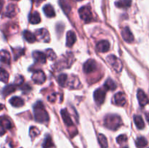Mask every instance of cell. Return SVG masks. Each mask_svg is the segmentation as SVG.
I'll use <instances>...</instances> for the list:
<instances>
[{
  "label": "cell",
  "mask_w": 149,
  "mask_h": 148,
  "mask_svg": "<svg viewBox=\"0 0 149 148\" xmlns=\"http://www.w3.org/2000/svg\"><path fill=\"white\" fill-rule=\"evenodd\" d=\"M34 118L39 123H46L49 120V115L42 102H37L33 106Z\"/></svg>",
  "instance_id": "6da1fadb"
},
{
  "label": "cell",
  "mask_w": 149,
  "mask_h": 148,
  "mask_svg": "<svg viewBox=\"0 0 149 148\" xmlns=\"http://www.w3.org/2000/svg\"><path fill=\"white\" fill-rule=\"evenodd\" d=\"M122 124V119L116 115H108L104 118V126L111 130H117Z\"/></svg>",
  "instance_id": "7a4b0ae2"
},
{
  "label": "cell",
  "mask_w": 149,
  "mask_h": 148,
  "mask_svg": "<svg viewBox=\"0 0 149 148\" xmlns=\"http://www.w3.org/2000/svg\"><path fill=\"white\" fill-rule=\"evenodd\" d=\"M107 61L109 63V65L111 66V68L116 73H120L122 71V68H123L122 62L117 57H116L113 55H109L107 57Z\"/></svg>",
  "instance_id": "3957f363"
},
{
  "label": "cell",
  "mask_w": 149,
  "mask_h": 148,
  "mask_svg": "<svg viewBox=\"0 0 149 148\" xmlns=\"http://www.w3.org/2000/svg\"><path fill=\"white\" fill-rule=\"evenodd\" d=\"M79 14L81 20L85 23H90L93 20V13L89 6H84L79 10Z\"/></svg>",
  "instance_id": "277c9868"
},
{
  "label": "cell",
  "mask_w": 149,
  "mask_h": 148,
  "mask_svg": "<svg viewBox=\"0 0 149 148\" xmlns=\"http://www.w3.org/2000/svg\"><path fill=\"white\" fill-rule=\"evenodd\" d=\"M35 35H36V39L42 42H49V39H50L49 32L45 28H41L37 30Z\"/></svg>",
  "instance_id": "5b68a950"
},
{
  "label": "cell",
  "mask_w": 149,
  "mask_h": 148,
  "mask_svg": "<svg viewBox=\"0 0 149 148\" xmlns=\"http://www.w3.org/2000/svg\"><path fill=\"white\" fill-rule=\"evenodd\" d=\"M32 80L36 84H42L46 81V75L42 71L38 70L32 75Z\"/></svg>",
  "instance_id": "8992f818"
},
{
  "label": "cell",
  "mask_w": 149,
  "mask_h": 148,
  "mask_svg": "<svg viewBox=\"0 0 149 148\" xmlns=\"http://www.w3.org/2000/svg\"><path fill=\"white\" fill-rule=\"evenodd\" d=\"M97 66V65L94 59H88V60H87V62L84 64L83 71H84V72L87 74L91 73L96 71Z\"/></svg>",
  "instance_id": "52a82bcc"
},
{
  "label": "cell",
  "mask_w": 149,
  "mask_h": 148,
  "mask_svg": "<svg viewBox=\"0 0 149 148\" xmlns=\"http://www.w3.org/2000/svg\"><path fill=\"white\" fill-rule=\"evenodd\" d=\"M94 100L95 102L97 104L100 105L103 104L105 101V98H106V91L103 90V89H98L95 91L94 94Z\"/></svg>",
  "instance_id": "ba28073f"
},
{
  "label": "cell",
  "mask_w": 149,
  "mask_h": 148,
  "mask_svg": "<svg viewBox=\"0 0 149 148\" xmlns=\"http://www.w3.org/2000/svg\"><path fill=\"white\" fill-rule=\"evenodd\" d=\"M113 104L117 106H124L127 102L126 97L124 93L118 92L114 95L113 98Z\"/></svg>",
  "instance_id": "9c48e42d"
},
{
  "label": "cell",
  "mask_w": 149,
  "mask_h": 148,
  "mask_svg": "<svg viewBox=\"0 0 149 148\" xmlns=\"http://www.w3.org/2000/svg\"><path fill=\"white\" fill-rule=\"evenodd\" d=\"M122 36L127 43H132L134 41V36L128 27H125L122 30Z\"/></svg>",
  "instance_id": "30bf717a"
},
{
  "label": "cell",
  "mask_w": 149,
  "mask_h": 148,
  "mask_svg": "<svg viewBox=\"0 0 149 148\" xmlns=\"http://www.w3.org/2000/svg\"><path fill=\"white\" fill-rule=\"evenodd\" d=\"M33 59H35L36 62L41 64H45L47 61V56L46 54L43 53L42 52H39V51H35L32 54Z\"/></svg>",
  "instance_id": "8fae6325"
},
{
  "label": "cell",
  "mask_w": 149,
  "mask_h": 148,
  "mask_svg": "<svg viewBox=\"0 0 149 148\" xmlns=\"http://www.w3.org/2000/svg\"><path fill=\"white\" fill-rule=\"evenodd\" d=\"M137 97H138V102L141 107H144L148 103V98L146 93L142 89H139L137 93Z\"/></svg>",
  "instance_id": "7c38bea8"
},
{
  "label": "cell",
  "mask_w": 149,
  "mask_h": 148,
  "mask_svg": "<svg viewBox=\"0 0 149 148\" xmlns=\"http://www.w3.org/2000/svg\"><path fill=\"white\" fill-rule=\"evenodd\" d=\"M96 49L100 52H107L110 49V43L106 40L100 41L96 45Z\"/></svg>",
  "instance_id": "4fadbf2b"
},
{
  "label": "cell",
  "mask_w": 149,
  "mask_h": 148,
  "mask_svg": "<svg viewBox=\"0 0 149 148\" xmlns=\"http://www.w3.org/2000/svg\"><path fill=\"white\" fill-rule=\"evenodd\" d=\"M77 41V36L74 31L70 30L66 34V46L71 47Z\"/></svg>",
  "instance_id": "5bb4252c"
},
{
  "label": "cell",
  "mask_w": 149,
  "mask_h": 148,
  "mask_svg": "<svg viewBox=\"0 0 149 148\" xmlns=\"http://www.w3.org/2000/svg\"><path fill=\"white\" fill-rule=\"evenodd\" d=\"M61 115H62V118L63 120L64 123L67 126H72L74 125V123H73L72 120L71 118V116H70L69 113H68L65 109H63L61 111Z\"/></svg>",
  "instance_id": "9a60e30c"
},
{
  "label": "cell",
  "mask_w": 149,
  "mask_h": 148,
  "mask_svg": "<svg viewBox=\"0 0 149 148\" xmlns=\"http://www.w3.org/2000/svg\"><path fill=\"white\" fill-rule=\"evenodd\" d=\"M0 61L3 63L9 65L10 63V61H11L10 54L6 50L0 51Z\"/></svg>",
  "instance_id": "2e32d148"
},
{
  "label": "cell",
  "mask_w": 149,
  "mask_h": 148,
  "mask_svg": "<svg viewBox=\"0 0 149 148\" xmlns=\"http://www.w3.org/2000/svg\"><path fill=\"white\" fill-rule=\"evenodd\" d=\"M17 14V10H16V6L13 4H10L7 7L6 11L4 15L5 16L8 17H14L15 15Z\"/></svg>",
  "instance_id": "e0dca14e"
},
{
  "label": "cell",
  "mask_w": 149,
  "mask_h": 148,
  "mask_svg": "<svg viewBox=\"0 0 149 148\" xmlns=\"http://www.w3.org/2000/svg\"><path fill=\"white\" fill-rule=\"evenodd\" d=\"M10 103L15 107H20L24 104V101L22 98L19 97H13L10 100Z\"/></svg>",
  "instance_id": "ac0fdd59"
},
{
  "label": "cell",
  "mask_w": 149,
  "mask_h": 148,
  "mask_svg": "<svg viewBox=\"0 0 149 148\" xmlns=\"http://www.w3.org/2000/svg\"><path fill=\"white\" fill-rule=\"evenodd\" d=\"M43 11L48 17H52L55 16V12L54 10L53 7L50 4H46L43 7Z\"/></svg>",
  "instance_id": "d6986e66"
},
{
  "label": "cell",
  "mask_w": 149,
  "mask_h": 148,
  "mask_svg": "<svg viewBox=\"0 0 149 148\" xmlns=\"http://www.w3.org/2000/svg\"><path fill=\"white\" fill-rule=\"evenodd\" d=\"M29 21L32 24H38L40 23L41 17L38 12H33L29 15Z\"/></svg>",
  "instance_id": "ffe728a7"
},
{
  "label": "cell",
  "mask_w": 149,
  "mask_h": 148,
  "mask_svg": "<svg viewBox=\"0 0 149 148\" xmlns=\"http://www.w3.org/2000/svg\"><path fill=\"white\" fill-rule=\"evenodd\" d=\"M16 90V85L15 84H10L7 85L2 90V94L4 97H7V96L10 95L11 93H13Z\"/></svg>",
  "instance_id": "44dd1931"
},
{
  "label": "cell",
  "mask_w": 149,
  "mask_h": 148,
  "mask_svg": "<svg viewBox=\"0 0 149 148\" xmlns=\"http://www.w3.org/2000/svg\"><path fill=\"white\" fill-rule=\"evenodd\" d=\"M23 36H24L25 39H26L29 43H33L36 39V35L32 33L31 32L29 31V30H25V31L23 32Z\"/></svg>",
  "instance_id": "7402d4cb"
},
{
  "label": "cell",
  "mask_w": 149,
  "mask_h": 148,
  "mask_svg": "<svg viewBox=\"0 0 149 148\" xmlns=\"http://www.w3.org/2000/svg\"><path fill=\"white\" fill-rule=\"evenodd\" d=\"M132 0H119L115 3V5L119 8H128L131 6Z\"/></svg>",
  "instance_id": "603a6c76"
},
{
  "label": "cell",
  "mask_w": 149,
  "mask_h": 148,
  "mask_svg": "<svg viewBox=\"0 0 149 148\" xmlns=\"http://www.w3.org/2000/svg\"><path fill=\"white\" fill-rule=\"evenodd\" d=\"M104 88L106 90H110V91H114L116 89V83L112 80L111 78H109L106 80V81L104 84Z\"/></svg>",
  "instance_id": "cb8c5ba5"
},
{
  "label": "cell",
  "mask_w": 149,
  "mask_h": 148,
  "mask_svg": "<svg viewBox=\"0 0 149 148\" xmlns=\"http://www.w3.org/2000/svg\"><path fill=\"white\" fill-rule=\"evenodd\" d=\"M59 4L65 14H68L71 12V6L67 0H59Z\"/></svg>",
  "instance_id": "d4e9b609"
},
{
  "label": "cell",
  "mask_w": 149,
  "mask_h": 148,
  "mask_svg": "<svg viewBox=\"0 0 149 148\" xmlns=\"http://www.w3.org/2000/svg\"><path fill=\"white\" fill-rule=\"evenodd\" d=\"M134 122L136 125L137 128L138 129H143L145 127V123L143 121V119L141 115H135L134 116Z\"/></svg>",
  "instance_id": "484cf974"
},
{
  "label": "cell",
  "mask_w": 149,
  "mask_h": 148,
  "mask_svg": "<svg viewBox=\"0 0 149 148\" xmlns=\"http://www.w3.org/2000/svg\"><path fill=\"white\" fill-rule=\"evenodd\" d=\"M53 142H52V139L51 138V136L49 135L45 137V140H44L43 144H42V147L43 148H52L53 147Z\"/></svg>",
  "instance_id": "4316f807"
},
{
  "label": "cell",
  "mask_w": 149,
  "mask_h": 148,
  "mask_svg": "<svg viewBox=\"0 0 149 148\" xmlns=\"http://www.w3.org/2000/svg\"><path fill=\"white\" fill-rule=\"evenodd\" d=\"M0 124L4 126L6 129H10L13 126L11 121L7 118L3 117L0 119Z\"/></svg>",
  "instance_id": "83f0119b"
},
{
  "label": "cell",
  "mask_w": 149,
  "mask_h": 148,
  "mask_svg": "<svg viewBox=\"0 0 149 148\" xmlns=\"http://www.w3.org/2000/svg\"><path fill=\"white\" fill-rule=\"evenodd\" d=\"M9 79V73L2 68H0V81L7 83Z\"/></svg>",
  "instance_id": "f1b7e54d"
},
{
  "label": "cell",
  "mask_w": 149,
  "mask_h": 148,
  "mask_svg": "<svg viewBox=\"0 0 149 148\" xmlns=\"http://www.w3.org/2000/svg\"><path fill=\"white\" fill-rule=\"evenodd\" d=\"M98 142L102 148H107L108 146H109L107 139H106V136L103 134H102V133L98 135Z\"/></svg>",
  "instance_id": "f546056e"
},
{
  "label": "cell",
  "mask_w": 149,
  "mask_h": 148,
  "mask_svg": "<svg viewBox=\"0 0 149 148\" xmlns=\"http://www.w3.org/2000/svg\"><path fill=\"white\" fill-rule=\"evenodd\" d=\"M147 145H148V141H147V139L145 137L141 136V137H139L137 139L136 145L138 147L143 148L146 146H147Z\"/></svg>",
  "instance_id": "4dcf8cb0"
},
{
  "label": "cell",
  "mask_w": 149,
  "mask_h": 148,
  "mask_svg": "<svg viewBox=\"0 0 149 148\" xmlns=\"http://www.w3.org/2000/svg\"><path fill=\"white\" fill-rule=\"evenodd\" d=\"M68 86L71 89H77L80 86V82L77 77H73L68 82Z\"/></svg>",
  "instance_id": "1f68e13d"
},
{
  "label": "cell",
  "mask_w": 149,
  "mask_h": 148,
  "mask_svg": "<svg viewBox=\"0 0 149 148\" xmlns=\"http://www.w3.org/2000/svg\"><path fill=\"white\" fill-rule=\"evenodd\" d=\"M67 81H68V76H67L66 74H61L58 77V83L61 86H65Z\"/></svg>",
  "instance_id": "d6a6232c"
},
{
  "label": "cell",
  "mask_w": 149,
  "mask_h": 148,
  "mask_svg": "<svg viewBox=\"0 0 149 148\" xmlns=\"http://www.w3.org/2000/svg\"><path fill=\"white\" fill-rule=\"evenodd\" d=\"M13 55H14L15 59H17L20 57L21 55H23L24 53V49H21V48H15V49H13Z\"/></svg>",
  "instance_id": "836d02e7"
},
{
  "label": "cell",
  "mask_w": 149,
  "mask_h": 148,
  "mask_svg": "<svg viewBox=\"0 0 149 148\" xmlns=\"http://www.w3.org/2000/svg\"><path fill=\"white\" fill-rule=\"evenodd\" d=\"M46 56L47 57L49 58L50 60H53L56 58V55L54 52L53 50H52L51 49H48L46 50Z\"/></svg>",
  "instance_id": "e575fe53"
},
{
  "label": "cell",
  "mask_w": 149,
  "mask_h": 148,
  "mask_svg": "<svg viewBox=\"0 0 149 148\" xmlns=\"http://www.w3.org/2000/svg\"><path fill=\"white\" fill-rule=\"evenodd\" d=\"M39 133H40V132H39V129H38L37 128L31 127L30 129V136L32 139H33V138H35L36 136H37L39 134Z\"/></svg>",
  "instance_id": "d590c367"
},
{
  "label": "cell",
  "mask_w": 149,
  "mask_h": 148,
  "mask_svg": "<svg viewBox=\"0 0 149 148\" xmlns=\"http://www.w3.org/2000/svg\"><path fill=\"white\" fill-rule=\"evenodd\" d=\"M127 136L125 134L119 135V136L116 138V142H117L118 144H119V145L125 143V142H127Z\"/></svg>",
  "instance_id": "8d00e7d4"
},
{
  "label": "cell",
  "mask_w": 149,
  "mask_h": 148,
  "mask_svg": "<svg viewBox=\"0 0 149 148\" xmlns=\"http://www.w3.org/2000/svg\"><path fill=\"white\" fill-rule=\"evenodd\" d=\"M23 83V77L21 75H17L16 76L15 80V85L20 86Z\"/></svg>",
  "instance_id": "74e56055"
},
{
  "label": "cell",
  "mask_w": 149,
  "mask_h": 148,
  "mask_svg": "<svg viewBox=\"0 0 149 148\" xmlns=\"http://www.w3.org/2000/svg\"><path fill=\"white\" fill-rule=\"evenodd\" d=\"M48 101L50 102H54L56 100V94H52L50 96H49L47 98Z\"/></svg>",
  "instance_id": "f35d334b"
},
{
  "label": "cell",
  "mask_w": 149,
  "mask_h": 148,
  "mask_svg": "<svg viewBox=\"0 0 149 148\" xmlns=\"http://www.w3.org/2000/svg\"><path fill=\"white\" fill-rule=\"evenodd\" d=\"M6 130H7V129H6L4 126H2L1 124H0V136L4 135V133H5Z\"/></svg>",
  "instance_id": "ab89813d"
},
{
  "label": "cell",
  "mask_w": 149,
  "mask_h": 148,
  "mask_svg": "<svg viewBox=\"0 0 149 148\" xmlns=\"http://www.w3.org/2000/svg\"><path fill=\"white\" fill-rule=\"evenodd\" d=\"M21 89L24 90V91H29V86L28 85H25V86H23V87H22Z\"/></svg>",
  "instance_id": "60d3db41"
},
{
  "label": "cell",
  "mask_w": 149,
  "mask_h": 148,
  "mask_svg": "<svg viewBox=\"0 0 149 148\" xmlns=\"http://www.w3.org/2000/svg\"><path fill=\"white\" fill-rule=\"evenodd\" d=\"M3 4H4V1L3 0H0V13H1V10H2Z\"/></svg>",
  "instance_id": "b9f144b4"
},
{
  "label": "cell",
  "mask_w": 149,
  "mask_h": 148,
  "mask_svg": "<svg viewBox=\"0 0 149 148\" xmlns=\"http://www.w3.org/2000/svg\"><path fill=\"white\" fill-rule=\"evenodd\" d=\"M43 1H45V0H32V1L34 3H36V4H39V3L42 2Z\"/></svg>",
  "instance_id": "7bdbcfd3"
},
{
  "label": "cell",
  "mask_w": 149,
  "mask_h": 148,
  "mask_svg": "<svg viewBox=\"0 0 149 148\" xmlns=\"http://www.w3.org/2000/svg\"><path fill=\"white\" fill-rule=\"evenodd\" d=\"M146 120H148V122L149 123V113H146Z\"/></svg>",
  "instance_id": "ee69618b"
},
{
  "label": "cell",
  "mask_w": 149,
  "mask_h": 148,
  "mask_svg": "<svg viewBox=\"0 0 149 148\" xmlns=\"http://www.w3.org/2000/svg\"><path fill=\"white\" fill-rule=\"evenodd\" d=\"M4 108V106L2 104H0V111H1V110H2Z\"/></svg>",
  "instance_id": "f6af8a7d"
},
{
  "label": "cell",
  "mask_w": 149,
  "mask_h": 148,
  "mask_svg": "<svg viewBox=\"0 0 149 148\" xmlns=\"http://www.w3.org/2000/svg\"><path fill=\"white\" fill-rule=\"evenodd\" d=\"M76 1H81V0H76Z\"/></svg>",
  "instance_id": "bcb514c9"
},
{
  "label": "cell",
  "mask_w": 149,
  "mask_h": 148,
  "mask_svg": "<svg viewBox=\"0 0 149 148\" xmlns=\"http://www.w3.org/2000/svg\"><path fill=\"white\" fill-rule=\"evenodd\" d=\"M123 148H127V147H123Z\"/></svg>",
  "instance_id": "7dc6e473"
},
{
  "label": "cell",
  "mask_w": 149,
  "mask_h": 148,
  "mask_svg": "<svg viewBox=\"0 0 149 148\" xmlns=\"http://www.w3.org/2000/svg\"><path fill=\"white\" fill-rule=\"evenodd\" d=\"M15 1H18V0H15Z\"/></svg>",
  "instance_id": "c3c4849f"
},
{
  "label": "cell",
  "mask_w": 149,
  "mask_h": 148,
  "mask_svg": "<svg viewBox=\"0 0 149 148\" xmlns=\"http://www.w3.org/2000/svg\"><path fill=\"white\" fill-rule=\"evenodd\" d=\"M148 148H149V147H148Z\"/></svg>",
  "instance_id": "681fc988"
}]
</instances>
